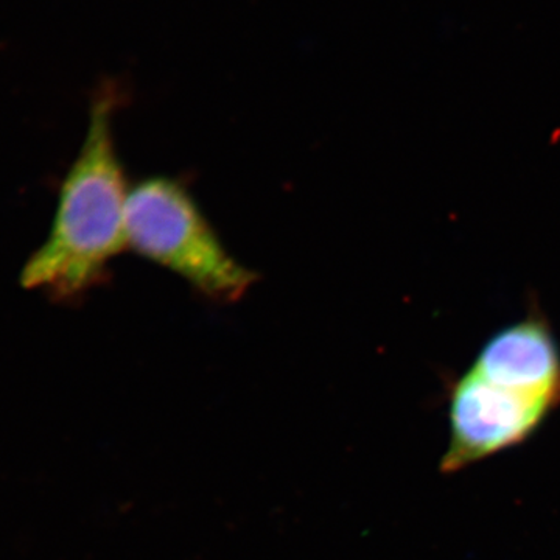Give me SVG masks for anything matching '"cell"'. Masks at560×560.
<instances>
[{"instance_id": "1", "label": "cell", "mask_w": 560, "mask_h": 560, "mask_svg": "<svg viewBox=\"0 0 560 560\" xmlns=\"http://www.w3.org/2000/svg\"><path fill=\"white\" fill-rule=\"evenodd\" d=\"M119 88L103 86L88 130L58 195L46 241L22 268V289L75 301L101 285L109 264L128 249V186L116 142Z\"/></svg>"}, {"instance_id": "3", "label": "cell", "mask_w": 560, "mask_h": 560, "mask_svg": "<svg viewBox=\"0 0 560 560\" xmlns=\"http://www.w3.org/2000/svg\"><path fill=\"white\" fill-rule=\"evenodd\" d=\"M555 401L497 385L467 370L448 385V444L441 471L456 474L533 438Z\"/></svg>"}, {"instance_id": "2", "label": "cell", "mask_w": 560, "mask_h": 560, "mask_svg": "<svg viewBox=\"0 0 560 560\" xmlns=\"http://www.w3.org/2000/svg\"><path fill=\"white\" fill-rule=\"evenodd\" d=\"M127 245L221 304L242 300L257 282V272L232 256L189 189L171 176H150L131 186Z\"/></svg>"}, {"instance_id": "4", "label": "cell", "mask_w": 560, "mask_h": 560, "mask_svg": "<svg viewBox=\"0 0 560 560\" xmlns=\"http://www.w3.org/2000/svg\"><path fill=\"white\" fill-rule=\"evenodd\" d=\"M469 370L560 407V348L540 312H529L525 319L493 334Z\"/></svg>"}]
</instances>
